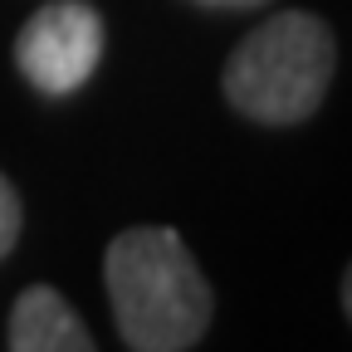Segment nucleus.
Returning a JSON list of instances; mask_svg holds the SVG:
<instances>
[{
	"label": "nucleus",
	"mask_w": 352,
	"mask_h": 352,
	"mask_svg": "<svg viewBox=\"0 0 352 352\" xmlns=\"http://www.w3.org/2000/svg\"><path fill=\"white\" fill-rule=\"evenodd\" d=\"M103 284L132 352H191L215 318V294L171 226L122 230L103 254Z\"/></svg>",
	"instance_id": "f257e3e1"
},
{
	"label": "nucleus",
	"mask_w": 352,
	"mask_h": 352,
	"mask_svg": "<svg viewBox=\"0 0 352 352\" xmlns=\"http://www.w3.org/2000/svg\"><path fill=\"white\" fill-rule=\"evenodd\" d=\"M338 74V39L314 10H284L254 25L226 59L220 88L240 118L294 127L314 118Z\"/></svg>",
	"instance_id": "f03ea898"
},
{
	"label": "nucleus",
	"mask_w": 352,
	"mask_h": 352,
	"mask_svg": "<svg viewBox=\"0 0 352 352\" xmlns=\"http://www.w3.org/2000/svg\"><path fill=\"white\" fill-rule=\"evenodd\" d=\"M103 59V15L88 0H50L15 34V69L44 98H69Z\"/></svg>",
	"instance_id": "7ed1b4c3"
},
{
	"label": "nucleus",
	"mask_w": 352,
	"mask_h": 352,
	"mask_svg": "<svg viewBox=\"0 0 352 352\" xmlns=\"http://www.w3.org/2000/svg\"><path fill=\"white\" fill-rule=\"evenodd\" d=\"M10 352H98L78 308L50 289L30 284L10 308Z\"/></svg>",
	"instance_id": "20e7f679"
},
{
	"label": "nucleus",
	"mask_w": 352,
	"mask_h": 352,
	"mask_svg": "<svg viewBox=\"0 0 352 352\" xmlns=\"http://www.w3.org/2000/svg\"><path fill=\"white\" fill-rule=\"evenodd\" d=\"M20 226H25V206H20V191L10 186V176L0 171V259H6L20 240Z\"/></svg>",
	"instance_id": "39448f33"
},
{
	"label": "nucleus",
	"mask_w": 352,
	"mask_h": 352,
	"mask_svg": "<svg viewBox=\"0 0 352 352\" xmlns=\"http://www.w3.org/2000/svg\"><path fill=\"white\" fill-rule=\"evenodd\" d=\"M191 6H201V10H259L270 0H191Z\"/></svg>",
	"instance_id": "423d86ee"
}]
</instances>
